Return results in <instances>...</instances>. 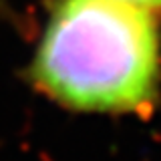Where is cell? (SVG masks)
I'll use <instances>...</instances> for the list:
<instances>
[{
  "mask_svg": "<svg viewBox=\"0 0 161 161\" xmlns=\"http://www.w3.org/2000/svg\"><path fill=\"white\" fill-rule=\"evenodd\" d=\"M159 36L129 0H58L30 77L47 97L80 113H143L159 85Z\"/></svg>",
  "mask_w": 161,
  "mask_h": 161,
  "instance_id": "cell-1",
  "label": "cell"
},
{
  "mask_svg": "<svg viewBox=\"0 0 161 161\" xmlns=\"http://www.w3.org/2000/svg\"><path fill=\"white\" fill-rule=\"evenodd\" d=\"M129 2L139 4V6H143V8H157V6H161V0H129Z\"/></svg>",
  "mask_w": 161,
  "mask_h": 161,
  "instance_id": "cell-2",
  "label": "cell"
}]
</instances>
